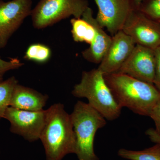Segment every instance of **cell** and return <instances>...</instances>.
Wrapping results in <instances>:
<instances>
[{"label":"cell","instance_id":"obj_1","mask_svg":"<svg viewBox=\"0 0 160 160\" xmlns=\"http://www.w3.org/2000/svg\"><path fill=\"white\" fill-rule=\"evenodd\" d=\"M40 140L46 160H62L67 155L75 154L76 142L71 116L63 104L55 103L46 109Z\"/></svg>","mask_w":160,"mask_h":160},{"label":"cell","instance_id":"obj_2","mask_svg":"<svg viewBox=\"0 0 160 160\" xmlns=\"http://www.w3.org/2000/svg\"><path fill=\"white\" fill-rule=\"evenodd\" d=\"M104 77L120 107L136 114L149 117L160 99V91L153 84L117 72Z\"/></svg>","mask_w":160,"mask_h":160},{"label":"cell","instance_id":"obj_3","mask_svg":"<svg viewBox=\"0 0 160 160\" xmlns=\"http://www.w3.org/2000/svg\"><path fill=\"white\" fill-rule=\"evenodd\" d=\"M72 94L87 99L88 104L107 121H114L121 115L122 108L107 85L104 73L98 68L82 72L81 81L75 85Z\"/></svg>","mask_w":160,"mask_h":160},{"label":"cell","instance_id":"obj_4","mask_svg":"<svg viewBox=\"0 0 160 160\" xmlns=\"http://www.w3.org/2000/svg\"><path fill=\"white\" fill-rule=\"evenodd\" d=\"M76 142L78 160H99L94 149L96 134L106 124V120L88 103L78 101L70 114Z\"/></svg>","mask_w":160,"mask_h":160},{"label":"cell","instance_id":"obj_5","mask_svg":"<svg viewBox=\"0 0 160 160\" xmlns=\"http://www.w3.org/2000/svg\"><path fill=\"white\" fill-rule=\"evenodd\" d=\"M89 6L87 0H40L30 16L35 29H45L72 16L79 18Z\"/></svg>","mask_w":160,"mask_h":160},{"label":"cell","instance_id":"obj_6","mask_svg":"<svg viewBox=\"0 0 160 160\" xmlns=\"http://www.w3.org/2000/svg\"><path fill=\"white\" fill-rule=\"evenodd\" d=\"M122 30L136 45L155 50L160 46V26L138 9H133L126 19Z\"/></svg>","mask_w":160,"mask_h":160},{"label":"cell","instance_id":"obj_7","mask_svg":"<svg viewBox=\"0 0 160 160\" xmlns=\"http://www.w3.org/2000/svg\"><path fill=\"white\" fill-rule=\"evenodd\" d=\"M46 110L29 111L9 106L4 118L10 123V131L29 142L40 140L46 122Z\"/></svg>","mask_w":160,"mask_h":160},{"label":"cell","instance_id":"obj_8","mask_svg":"<svg viewBox=\"0 0 160 160\" xmlns=\"http://www.w3.org/2000/svg\"><path fill=\"white\" fill-rule=\"evenodd\" d=\"M32 0H0V49L7 46L12 36L31 15Z\"/></svg>","mask_w":160,"mask_h":160},{"label":"cell","instance_id":"obj_9","mask_svg":"<svg viewBox=\"0 0 160 160\" xmlns=\"http://www.w3.org/2000/svg\"><path fill=\"white\" fill-rule=\"evenodd\" d=\"M94 1L98 8L95 18L97 21L112 36L122 30L126 19L134 9L131 0Z\"/></svg>","mask_w":160,"mask_h":160},{"label":"cell","instance_id":"obj_10","mask_svg":"<svg viewBox=\"0 0 160 160\" xmlns=\"http://www.w3.org/2000/svg\"><path fill=\"white\" fill-rule=\"evenodd\" d=\"M117 73L127 75L153 84L155 73V50L136 45L129 57Z\"/></svg>","mask_w":160,"mask_h":160},{"label":"cell","instance_id":"obj_11","mask_svg":"<svg viewBox=\"0 0 160 160\" xmlns=\"http://www.w3.org/2000/svg\"><path fill=\"white\" fill-rule=\"evenodd\" d=\"M135 46L133 40L122 30L118 32L112 36L110 46L98 69L104 74L117 72L129 57Z\"/></svg>","mask_w":160,"mask_h":160},{"label":"cell","instance_id":"obj_12","mask_svg":"<svg viewBox=\"0 0 160 160\" xmlns=\"http://www.w3.org/2000/svg\"><path fill=\"white\" fill-rule=\"evenodd\" d=\"M82 18L89 22L95 31L94 39L89 48L82 52V56L88 62L99 64L110 46L112 36L107 34L100 26L93 17V11L90 7L85 10Z\"/></svg>","mask_w":160,"mask_h":160},{"label":"cell","instance_id":"obj_13","mask_svg":"<svg viewBox=\"0 0 160 160\" xmlns=\"http://www.w3.org/2000/svg\"><path fill=\"white\" fill-rule=\"evenodd\" d=\"M49 98L47 95L18 83L12 91L9 106L26 111H40L44 109Z\"/></svg>","mask_w":160,"mask_h":160},{"label":"cell","instance_id":"obj_14","mask_svg":"<svg viewBox=\"0 0 160 160\" xmlns=\"http://www.w3.org/2000/svg\"><path fill=\"white\" fill-rule=\"evenodd\" d=\"M72 39L76 42L91 44L94 39L95 31L93 26L83 18H72L70 20Z\"/></svg>","mask_w":160,"mask_h":160},{"label":"cell","instance_id":"obj_15","mask_svg":"<svg viewBox=\"0 0 160 160\" xmlns=\"http://www.w3.org/2000/svg\"><path fill=\"white\" fill-rule=\"evenodd\" d=\"M120 157L129 160H160V144L142 150L120 149L118 152Z\"/></svg>","mask_w":160,"mask_h":160},{"label":"cell","instance_id":"obj_16","mask_svg":"<svg viewBox=\"0 0 160 160\" xmlns=\"http://www.w3.org/2000/svg\"><path fill=\"white\" fill-rule=\"evenodd\" d=\"M50 48L41 43H34L29 46L24 55V58L40 64L47 62L51 58Z\"/></svg>","mask_w":160,"mask_h":160},{"label":"cell","instance_id":"obj_17","mask_svg":"<svg viewBox=\"0 0 160 160\" xmlns=\"http://www.w3.org/2000/svg\"><path fill=\"white\" fill-rule=\"evenodd\" d=\"M18 83V82L14 76L0 82V120L4 118L5 112L9 106L12 91Z\"/></svg>","mask_w":160,"mask_h":160},{"label":"cell","instance_id":"obj_18","mask_svg":"<svg viewBox=\"0 0 160 160\" xmlns=\"http://www.w3.org/2000/svg\"><path fill=\"white\" fill-rule=\"evenodd\" d=\"M138 9L152 19L160 20V0L144 1Z\"/></svg>","mask_w":160,"mask_h":160},{"label":"cell","instance_id":"obj_19","mask_svg":"<svg viewBox=\"0 0 160 160\" xmlns=\"http://www.w3.org/2000/svg\"><path fill=\"white\" fill-rule=\"evenodd\" d=\"M24 65V63L18 58H11L8 61H6L0 58V82L4 80V77L6 72L19 69Z\"/></svg>","mask_w":160,"mask_h":160},{"label":"cell","instance_id":"obj_20","mask_svg":"<svg viewBox=\"0 0 160 160\" xmlns=\"http://www.w3.org/2000/svg\"><path fill=\"white\" fill-rule=\"evenodd\" d=\"M155 73L153 85L160 91V46L155 50Z\"/></svg>","mask_w":160,"mask_h":160},{"label":"cell","instance_id":"obj_21","mask_svg":"<svg viewBox=\"0 0 160 160\" xmlns=\"http://www.w3.org/2000/svg\"><path fill=\"white\" fill-rule=\"evenodd\" d=\"M149 117L154 122L156 131L160 134V99L153 107Z\"/></svg>","mask_w":160,"mask_h":160},{"label":"cell","instance_id":"obj_22","mask_svg":"<svg viewBox=\"0 0 160 160\" xmlns=\"http://www.w3.org/2000/svg\"><path fill=\"white\" fill-rule=\"evenodd\" d=\"M146 134L152 142L160 144V134L157 132L155 129L149 128L147 129Z\"/></svg>","mask_w":160,"mask_h":160},{"label":"cell","instance_id":"obj_23","mask_svg":"<svg viewBox=\"0 0 160 160\" xmlns=\"http://www.w3.org/2000/svg\"><path fill=\"white\" fill-rule=\"evenodd\" d=\"M145 0H131L134 9H138Z\"/></svg>","mask_w":160,"mask_h":160},{"label":"cell","instance_id":"obj_24","mask_svg":"<svg viewBox=\"0 0 160 160\" xmlns=\"http://www.w3.org/2000/svg\"><path fill=\"white\" fill-rule=\"evenodd\" d=\"M158 22L160 26V20H159V21H158Z\"/></svg>","mask_w":160,"mask_h":160},{"label":"cell","instance_id":"obj_25","mask_svg":"<svg viewBox=\"0 0 160 160\" xmlns=\"http://www.w3.org/2000/svg\"><path fill=\"white\" fill-rule=\"evenodd\" d=\"M0 154H1V152H0Z\"/></svg>","mask_w":160,"mask_h":160}]
</instances>
